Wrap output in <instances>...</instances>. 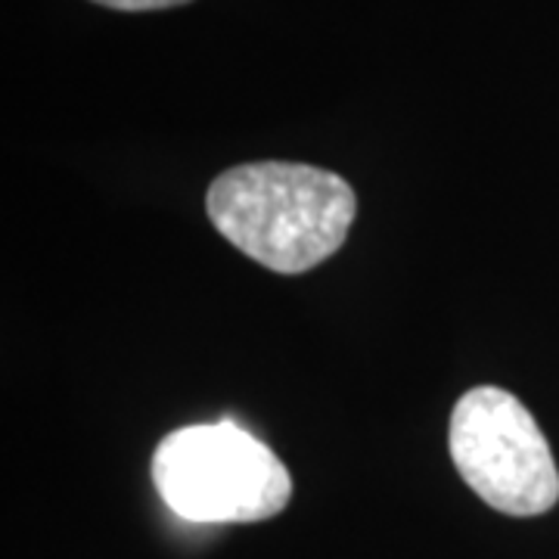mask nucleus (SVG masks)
I'll use <instances>...</instances> for the list:
<instances>
[{
  "instance_id": "f257e3e1",
  "label": "nucleus",
  "mask_w": 559,
  "mask_h": 559,
  "mask_svg": "<svg viewBox=\"0 0 559 559\" xmlns=\"http://www.w3.org/2000/svg\"><path fill=\"white\" fill-rule=\"evenodd\" d=\"M209 218L274 274H305L336 255L358 215L352 183L299 162H249L212 180Z\"/></svg>"
},
{
  "instance_id": "f03ea898",
  "label": "nucleus",
  "mask_w": 559,
  "mask_h": 559,
  "mask_svg": "<svg viewBox=\"0 0 559 559\" xmlns=\"http://www.w3.org/2000/svg\"><path fill=\"white\" fill-rule=\"evenodd\" d=\"M162 503L187 522H264L293 500L286 463L234 423H200L168 432L153 454Z\"/></svg>"
},
{
  "instance_id": "7ed1b4c3",
  "label": "nucleus",
  "mask_w": 559,
  "mask_h": 559,
  "mask_svg": "<svg viewBox=\"0 0 559 559\" xmlns=\"http://www.w3.org/2000/svg\"><path fill=\"white\" fill-rule=\"evenodd\" d=\"M451 460L488 507L507 516H540L559 500V469L538 419L516 395L476 385L451 414Z\"/></svg>"
},
{
  "instance_id": "20e7f679",
  "label": "nucleus",
  "mask_w": 559,
  "mask_h": 559,
  "mask_svg": "<svg viewBox=\"0 0 559 559\" xmlns=\"http://www.w3.org/2000/svg\"><path fill=\"white\" fill-rule=\"evenodd\" d=\"M100 7H112V10H124V13H140V10H168V7H180L190 0H94Z\"/></svg>"
}]
</instances>
